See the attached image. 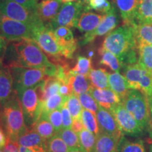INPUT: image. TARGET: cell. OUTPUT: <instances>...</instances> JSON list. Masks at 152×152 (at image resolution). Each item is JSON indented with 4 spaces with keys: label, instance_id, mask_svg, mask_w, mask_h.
I'll list each match as a JSON object with an SVG mask.
<instances>
[{
    "label": "cell",
    "instance_id": "cell-51",
    "mask_svg": "<svg viewBox=\"0 0 152 152\" xmlns=\"http://www.w3.org/2000/svg\"><path fill=\"white\" fill-rule=\"evenodd\" d=\"M77 1H80L81 3H83V4L85 5V7H86V5L87 4V3L89 2V1H90V0H77Z\"/></svg>",
    "mask_w": 152,
    "mask_h": 152
},
{
    "label": "cell",
    "instance_id": "cell-53",
    "mask_svg": "<svg viewBox=\"0 0 152 152\" xmlns=\"http://www.w3.org/2000/svg\"><path fill=\"white\" fill-rule=\"evenodd\" d=\"M149 152H152V144H151V146H150V147H149Z\"/></svg>",
    "mask_w": 152,
    "mask_h": 152
},
{
    "label": "cell",
    "instance_id": "cell-43",
    "mask_svg": "<svg viewBox=\"0 0 152 152\" xmlns=\"http://www.w3.org/2000/svg\"><path fill=\"white\" fill-rule=\"evenodd\" d=\"M14 1L20 4V5H22L25 8L28 9V10L32 11V12L35 13L36 14V10H37L38 4L37 0H14Z\"/></svg>",
    "mask_w": 152,
    "mask_h": 152
},
{
    "label": "cell",
    "instance_id": "cell-24",
    "mask_svg": "<svg viewBox=\"0 0 152 152\" xmlns=\"http://www.w3.org/2000/svg\"><path fill=\"white\" fill-rule=\"evenodd\" d=\"M109 88L119 96L122 102L130 90L124 75H121L120 72L109 73Z\"/></svg>",
    "mask_w": 152,
    "mask_h": 152
},
{
    "label": "cell",
    "instance_id": "cell-37",
    "mask_svg": "<svg viewBox=\"0 0 152 152\" xmlns=\"http://www.w3.org/2000/svg\"><path fill=\"white\" fill-rule=\"evenodd\" d=\"M64 105L69 110L71 116L73 119L80 118L83 109H82V105L78 99V96H76L74 94H71L69 96H68Z\"/></svg>",
    "mask_w": 152,
    "mask_h": 152
},
{
    "label": "cell",
    "instance_id": "cell-18",
    "mask_svg": "<svg viewBox=\"0 0 152 152\" xmlns=\"http://www.w3.org/2000/svg\"><path fill=\"white\" fill-rule=\"evenodd\" d=\"M18 146L38 151H47V140L32 129H28L19 136Z\"/></svg>",
    "mask_w": 152,
    "mask_h": 152
},
{
    "label": "cell",
    "instance_id": "cell-47",
    "mask_svg": "<svg viewBox=\"0 0 152 152\" xmlns=\"http://www.w3.org/2000/svg\"><path fill=\"white\" fill-rule=\"evenodd\" d=\"M7 142V137L5 135L2 128L0 127V149H2L5 147Z\"/></svg>",
    "mask_w": 152,
    "mask_h": 152
},
{
    "label": "cell",
    "instance_id": "cell-30",
    "mask_svg": "<svg viewBox=\"0 0 152 152\" xmlns=\"http://www.w3.org/2000/svg\"><path fill=\"white\" fill-rule=\"evenodd\" d=\"M137 45L147 44L152 45V24L138 23L133 25Z\"/></svg>",
    "mask_w": 152,
    "mask_h": 152
},
{
    "label": "cell",
    "instance_id": "cell-14",
    "mask_svg": "<svg viewBox=\"0 0 152 152\" xmlns=\"http://www.w3.org/2000/svg\"><path fill=\"white\" fill-rule=\"evenodd\" d=\"M15 92L10 68L0 59V106L7 103Z\"/></svg>",
    "mask_w": 152,
    "mask_h": 152
},
{
    "label": "cell",
    "instance_id": "cell-46",
    "mask_svg": "<svg viewBox=\"0 0 152 152\" xmlns=\"http://www.w3.org/2000/svg\"><path fill=\"white\" fill-rule=\"evenodd\" d=\"M8 45V41L0 35V59H4L6 49Z\"/></svg>",
    "mask_w": 152,
    "mask_h": 152
},
{
    "label": "cell",
    "instance_id": "cell-2",
    "mask_svg": "<svg viewBox=\"0 0 152 152\" xmlns=\"http://www.w3.org/2000/svg\"><path fill=\"white\" fill-rule=\"evenodd\" d=\"M102 48L115 54L122 68L137 64V45L134 26L124 23L114 29L106 36Z\"/></svg>",
    "mask_w": 152,
    "mask_h": 152
},
{
    "label": "cell",
    "instance_id": "cell-3",
    "mask_svg": "<svg viewBox=\"0 0 152 152\" xmlns=\"http://www.w3.org/2000/svg\"><path fill=\"white\" fill-rule=\"evenodd\" d=\"M0 127L4 129L8 140L16 142L19 136L28 130L16 92L7 103L1 106Z\"/></svg>",
    "mask_w": 152,
    "mask_h": 152
},
{
    "label": "cell",
    "instance_id": "cell-50",
    "mask_svg": "<svg viewBox=\"0 0 152 152\" xmlns=\"http://www.w3.org/2000/svg\"><path fill=\"white\" fill-rule=\"evenodd\" d=\"M68 152H85L82 149H69Z\"/></svg>",
    "mask_w": 152,
    "mask_h": 152
},
{
    "label": "cell",
    "instance_id": "cell-25",
    "mask_svg": "<svg viewBox=\"0 0 152 152\" xmlns=\"http://www.w3.org/2000/svg\"><path fill=\"white\" fill-rule=\"evenodd\" d=\"M67 96H62L60 94H56L50 96L43 102H40L39 117L41 115H48L51 111L56 109H61V108L65 104Z\"/></svg>",
    "mask_w": 152,
    "mask_h": 152
},
{
    "label": "cell",
    "instance_id": "cell-48",
    "mask_svg": "<svg viewBox=\"0 0 152 152\" xmlns=\"http://www.w3.org/2000/svg\"><path fill=\"white\" fill-rule=\"evenodd\" d=\"M150 107V121H149V129L151 130V137L152 138V99L149 102Z\"/></svg>",
    "mask_w": 152,
    "mask_h": 152
},
{
    "label": "cell",
    "instance_id": "cell-40",
    "mask_svg": "<svg viewBox=\"0 0 152 152\" xmlns=\"http://www.w3.org/2000/svg\"><path fill=\"white\" fill-rule=\"evenodd\" d=\"M77 96L83 109L89 110L96 114L99 105L90 93H84V94H80Z\"/></svg>",
    "mask_w": 152,
    "mask_h": 152
},
{
    "label": "cell",
    "instance_id": "cell-35",
    "mask_svg": "<svg viewBox=\"0 0 152 152\" xmlns=\"http://www.w3.org/2000/svg\"><path fill=\"white\" fill-rule=\"evenodd\" d=\"M64 140L69 149H81L79 137L71 128H62L57 134Z\"/></svg>",
    "mask_w": 152,
    "mask_h": 152
},
{
    "label": "cell",
    "instance_id": "cell-39",
    "mask_svg": "<svg viewBox=\"0 0 152 152\" xmlns=\"http://www.w3.org/2000/svg\"><path fill=\"white\" fill-rule=\"evenodd\" d=\"M112 7L113 5L108 0H90L85 7V11L93 9L104 15L107 14L111 10Z\"/></svg>",
    "mask_w": 152,
    "mask_h": 152
},
{
    "label": "cell",
    "instance_id": "cell-44",
    "mask_svg": "<svg viewBox=\"0 0 152 152\" xmlns=\"http://www.w3.org/2000/svg\"><path fill=\"white\" fill-rule=\"evenodd\" d=\"M4 152H20L19 151V146L18 142L11 141L7 139V144L4 147Z\"/></svg>",
    "mask_w": 152,
    "mask_h": 152
},
{
    "label": "cell",
    "instance_id": "cell-16",
    "mask_svg": "<svg viewBox=\"0 0 152 152\" xmlns=\"http://www.w3.org/2000/svg\"><path fill=\"white\" fill-rule=\"evenodd\" d=\"M63 4L61 0H42L37 4L36 14L46 26L57 16Z\"/></svg>",
    "mask_w": 152,
    "mask_h": 152
},
{
    "label": "cell",
    "instance_id": "cell-22",
    "mask_svg": "<svg viewBox=\"0 0 152 152\" xmlns=\"http://www.w3.org/2000/svg\"><path fill=\"white\" fill-rule=\"evenodd\" d=\"M121 137L104 132L96 135V141L93 152H114L117 150Z\"/></svg>",
    "mask_w": 152,
    "mask_h": 152
},
{
    "label": "cell",
    "instance_id": "cell-26",
    "mask_svg": "<svg viewBox=\"0 0 152 152\" xmlns=\"http://www.w3.org/2000/svg\"><path fill=\"white\" fill-rule=\"evenodd\" d=\"M32 130L35 131L45 140H48L57 134L52 123L48 119V115H41L32 125Z\"/></svg>",
    "mask_w": 152,
    "mask_h": 152
},
{
    "label": "cell",
    "instance_id": "cell-36",
    "mask_svg": "<svg viewBox=\"0 0 152 152\" xmlns=\"http://www.w3.org/2000/svg\"><path fill=\"white\" fill-rule=\"evenodd\" d=\"M91 70H92V59L91 58L83 56L77 57L75 66L71 69V72L74 74H80L88 77Z\"/></svg>",
    "mask_w": 152,
    "mask_h": 152
},
{
    "label": "cell",
    "instance_id": "cell-9",
    "mask_svg": "<svg viewBox=\"0 0 152 152\" xmlns=\"http://www.w3.org/2000/svg\"><path fill=\"white\" fill-rule=\"evenodd\" d=\"M23 112L26 125L28 129H31L32 125L39 118V101L37 86L16 92Z\"/></svg>",
    "mask_w": 152,
    "mask_h": 152
},
{
    "label": "cell",
    "instance_id": "cell-10",
    "mask_svg": "<svg viewBox=\"0 0 152 152\" xmlns=\"http://www.w3.org/2000/svg\"><path fill=\"white\" fill-rule=\"evenodd\" d=\"M0 11L9 18L34 27L43 23L35 13L14 0H0Z\"/></svg>",
    "mask_w": 152,
    "mask_h": 152
},
{
    "label": "cell",
    "instance_id": "cell-54",
    "mask_svg": "<svg viewBox=\"0 0 152 152\" xmlns=\"http://www.w3.org/2000/svg\"><path fill=\"white\" fill-rule=\"evenodd\" d=\"M0 152H4L2 149H0Z\"/></svg>",
    "mask_w": 152,
    "mask_h": 152
},
{
    "label": "cell",
    "instance_id": "cell-55",
    "mask_svg": "<svg viewBox=\"0 0 152 152\" xmlns=\"http://www.w3.org/2000/svg\"><path fill=\"white\" fill-rule=\"evenodd\" d=\"M114 152H118V151H117V150H116V151H114Z\"/></svg>",
    "mask_w": 152,
    "mask_h": 152
},
{
    "label": "cell",
    "instance_id": "cell-23",
    "mask_svg": "<svg viewBox=\"0 0 152 152\" xmlns=\"http://www.w3.org/2000/svg\"><path fill=\"white\" fill-rule=\"evenodd\" d=\"M68 85L71 87L72 92L76 96L88 93L92 85L87 77L80 74H74L69 71L68 75Z\"/></svg>",
    "mask_w": 152,
    "mask_h": 152
},
{
    "label": "cell",
    "instance_id": "cell-29",
    "mask_svg": "<svg viewBox=\"0 0 152 152\" xmlns=\"http://www.w3.org/2000/svg\"><path fill=\"white\" fill-rule=\"evenodd\" d=\"M138 64L152 75V45H137Z\"/></svg>",
    "mask_w": 152,
    "mask_h": 152
},
{
    "label": "cell",
    "instance_id": "cell-19",
    "mask_svg": "<svg viewBox=\"0 0 152 152\" xmlns=\"http://www.w3.org/2000/svg\"><path fill=\"white\" fill-rule=\"evenodd\" d=\"M125 24L134 25L139 0H113Z\"/></svg>",
    "mask_w": 152,
    "mask_h": 152
},
{
    "label": "cell",
    "instance_id": "cell-12",
    "mask_svg": "<svg viewBox=\"0 0 152 152\" xmlns=\"http://www.w3.org/2000/svg\"><path fill=\"white\" fill-rule=\"evenodd\" d=\"M119 23V18L118 16L115 7L113 6L111 10L107 14H104V18L99 25L98 27L92 32L86 33L83 36V39L80 42V45H86L88 43L92 42L96 37L103 36L111 33Z\"/></svg>",
    "mask_w": 152,
    "mask_h": 152
},
{
    "label": "cell",
    "instance_id": "cell-45",
    "mask_svg": "<svg viewBox=\"0 0 152 152\" xmlns=\"http://www.w3.org/2000/svg\"><path fill=\"white\" fill-rule=\"evenodd\" d=\"M83 128H84V125L83 124V122H82V120L80 118L73 119L71 129L74 131V132L78 134Z\"/></svg>",
    "mask_w": 152,
    "mask_h": 152
},
{
    "label": "cell",
    "instance_id": "cell-8",
    "mask_svg": "<svg viewBox=\"0 0 152 152\" xmlns=\"http://www.w3.org/2000/svg\"><path fill=\"white\" fill-rule=\"evenodd\" d=\"M85 9V5L79 1L64 3L55 18L45 26L52 30L58 27L75 28L77 20Z\"/></svg>",
    "mask_w": 152,
    "mask_h": 152
},
{
    "label": "cell",
    "instance_id": "cell-15",
    "mask_svg": "<svg viewBox=\"0 0 152 152\" xmlns=\"http://www.w3.org/2000/svg\"><path fill=\"white\" fill-rule=\"evenodd\" d=\"M99 128L101 132L121 137L123 135L113 115L109 110L99 106L96 113Z\"/></svg>",
    "mask_w": 152,
    "mask_h": 152
},
{
    "label": "cell",
    "instance_id": "cell-11",
    "mask_svg": "<svg viewBox=\"0 0 152 152\" xmlns=\"http://www.w3.org/2000/svg\"><path fill=\"white\" fill-rule=\"evenodd\" d=\"M113 114L121 132L132 136H139L143 133V129L132 115L123 105L122 102L109 110Z\"/></svg>",
    "mask_w": 152,
    "mask_h": 152
},
{
    "label": "cell",
    "instance_id": "cell-52",
    "mask_svg": "<svg viewBox=\"0 0 152 152\" xmlns=\"http://www.w3.org/2000/svg\"><path fill=\"white\" fill-rule=\"evenodd\" d=\"M77 0H61L63 3H68V2H73V1H76Z\"/></svg>",
    "mask_w": 152,
    "mask_h": 152
},
{
    "label": "cell",
    "instance_id": "cell-42",
    "mask_svg": "<svg viewBox=\"0 0 152 152\" xmlns=\"http://www.w3.org/2000/svg\"><path fill=\"white\" fill-rule=\"evenodd\" d=\"M61 112L62 115L63 128H71L72 123H73V120H72V116L69 110L65 105H64L61 108Z\"/></svg>",
    "mask_w": 152,
    "mask_h": 152
},
{
    "label": "cell",
    "instance_id": "cell-34",
    "mask_svg": "<svg viewBox=\"0 0 152 152\" xmlns=\"http://www.w3.org/2000/svg\"><path fill=\"white\" fill-rule=\"evenodd\" d=\"M81 149L85 152H93L96 141V135L83 128L78 134Z\"/></svg>",
    "mask_w": 152,
    "mask_h": 152
},
{
    "label": "cell",
    "instance_id": "cell-28",
    "mask_svg": "<svg viewBox=\"0 0 152 152\" xmlns=\"http://www.w3.org/2000/svg\"><path fill=\"white\" fill-rule=\"evenodd\" d=\"M88 78L92 87L98 89L109 88V73L104 68L92 69Z\"/></svg>",
    "mask_w": 152,
    "mask_h": 152
},
{
    "label": "cell",
    "instance_id": "cell-1",
    "mask_svg": "<svg viewBox=\"0 0 152 152\" xmlns=\"http://www.w3.org/2000/svg\"><path fill=\"white\" fill-rule=\"evenodd\" d=\"M4 58L9 67L21 66L45 69L53 64L33 39L11 42L7 45Z\"/></svg>",
    "mask_w": 152,
    "mask_h": 152
},
{
    "label": "cell",
    "instance_id": "cell-20",
    "mask_svg": "<svg viewBox=\"0 0 152 152\" xmlns=\"http://www.w3.org/2000/svg\"><path fill=\"white\" fill-rule=\"evenodd\" d=\"M103 18V14H96L90 11H84L80 16L75 28L85 33L92 32L98 27Z\"/></svg>",
    "mask_w": 152,
    "mask_h": 152
},
{
    "label": "cell",
    "instance_id": "cell-38",
    "mask_svg": "<svg viewBox=\"0 0 152 152\" xmlns=\"http://www.w3.org/2000/svg\"><path fill=\"white\" fill-rule=\"evenodd\" d=\"M69 148L58 134L47 140V152H68Z\"/></svg>",
    "mask_w": 152,
    "mask_h": 152
},
{
    "label": "cell",
    "instance_id": "cell-41",
    "mask_svg": "<svg viewBox=\"0 0 152 152\" xmlns=\"http://www.w3.org/2000/svg\"><path fill=\"white\" fill-rule=\"evenodd\" d=\"M61 109H56L54 111H51L48 114V119L52 123L56 132L59 131L63 128V123H62V115Z\"/></svg>",
    "mask_w": 152,
    "mask_h": 152
},
{
    "label": "cell",
    "instance_id": "cell-13",
    "mask_svg": "<svg viewBox=\"0 0 152 152\" xmlns=\"http://www.w3.org/2000/svg\"><path fill=\"white\" fill-rule=\"evenodd\" d=\"M53 32L64 58H73L77 45L71 30L67 27H58L53 30Z\"/></svg>",
    "mask_w": 152,
    "mask_h": 152
},
{
    "label": "cell",
    "instance_id": "cell-5",
    "mask_svg": "<svg viewBox=\"0 0 152 152\" xmlns=\"http://www.w3.org/2000/svg\"><path fill=\"white\" fill-rule=\"evenodd\" d=\"M33 40L37 44L42 50L52 58L54 64L64 62L61 49L57 42L52 30L44 23L33 27Z\"/></svg>",
    "mask_w": 152,
    "mask_h": 152
},
{
    "label": "cell",
    "instance_id": "cell-4",
    "mask_svg": "<svg viewBox=\"0 0 152 152\" xmlns=\"http://www.w3.org/2000/svg\"><path fill=\"white\" fill-rule=\"evenodd\" d=\"M123 105L135 118L143 130L149 127V101L139 90H130L122 100Z\"/></svg>",
    "mask_w": 152,
    "mask_h": 152
},
{
    "label": "cell",
    "instance_id": "cell-32",
    "mask_svg": "<svg viewBox=\"0 0 152 152\" xmlns=\"http://www.w3.org/2000/svg\"><path fill=\"white\" fill-rule=\"evenodd\" d=\"M99 53L101 55L100 64L108 66L114 72H120L122 66L118 57L115 54L102 49V47L99 49Z\"/></svg>",
    "mask_w": 152,
    "mask_h": 152
},
{
    "label": "cell",
    "instance_id": "cell-33",
    "mask_svg": "<svg viewBox=\"0 0 152 152\" xmlns=\"http://www.w3.org/2000/svg\"><path fill=\"white\" fill-rule=\"evenodd\" d=\"M80 118L83 125H84V128L92 132L95 135H98L99 134L100 130L99 128L97 120H96V114L89 110L83 109L81 112Z\"/></svg>",
    "mask_w": 152,
    "mask_h": 152
},
{
    "label": "cell",
    "instance_id": "cell-31",
    "mask_svg": "<svg viewBox=\"0 0 152 152\" xmlns=\"http://www.w3.org/2000/svg\"><path fill=\"white\" fill-rule=\"evenodd\" d=\"M118 152H145V145L143 140L130 141L124 136L120 139L117 148Z\"/></svg>",
    "mask_w": 152,
    "mask_h": 152
},
{
    "label": "cell",
    "instance_id": "cell-49",
    "mask_svg": "<svg viewBox=\"0 0 152 152\" xmlns=\"http://www.w3.org/2000/svg\"><path fill=\"white\" fill-rule=\"evenodd\" d=\"M19 151H20V152H47V151H35V150L28 149V148H26V147H20V146H19Z\"/></svg>",
    "mask_w": 152,
    "mask_h": 152
},
{
    "label": "cell",
    "instance_id": "cell-17",
    "mask_svg": "<svg viewBox=\"0 0 152 152\" xmlns=\"http://www.w3.org/2000/svg\"><path fill=\"white\" fill-rule=\"evenodd\" d=\"M88 93L92 95L99 106L107 110L121 103L119 96L109 88L98 89L92 86Z\"/></svg>",
    "mask_w": 152,
    "mask_h": 152
},
{
    "label": "cell",
    "instance_id": "cell-21",
    "mask_svg": "<svg viewBox=\"0 0 152 152\" xmlns=\"http://www.w3.org/2000/svg\"><path fill=\"white\" fill-rule=\"evenodd\" d=\"M145 71L146 69L142 67L138 63L126 66L123 68V75L126 79L130 90L140 91V83Z\"/></svg>",
    "mask_w": 152,
    "mask_h": 152
},
{
    "label": "cell",
    "instance_id": "cell-27",
    "mask_svg": "<svg viewBox=\"0 0 152 152\" xmlns=\"http://www.w3.org/2000/svg\"><path fill=\"white\" fill-rule=\"evenodd\" d=\"M152 24V0H139L134 24Z\"/></svg>",
    "mask_w": 152,
    "mask_h": 152
},
{
    "label": "cell",
    "instance_id": "cell-6",
    "mask_svg": "<svg viewBox=\"0 0 152 152\" xmlns=\"http://www.w3.org/2000/svg\"><path fill=\"white\" fill-rule=\"evenodd\" d=\"M0 35L8 42L33 39V27L9 18L0 11Z\"/></svg>",
    "mask_w": 152,
    "mask_h": 152
},
{
    "label": "cell",
    "instance_id": "cell-7",
    "mask_svg": "<svg viewBox=\"0 0 152 152\" xmlns=\"http://www.w3.org/2000/svg\"><path fill=\"white\" fill-rule=\"evenodd\" d=\"M14 87L16 92L37 86L47 77L44 69L11 66Z\"/></svg>",
    "mask_w": 152,
    "mask_h": 152
}]
</instances>
